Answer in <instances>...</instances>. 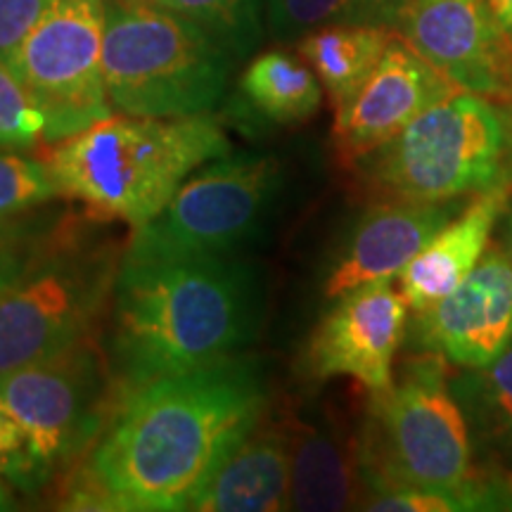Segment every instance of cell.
<instances>
[{
	"instance_id": "30bf717a",
	"label": "cell",
	"mask_w": 512,
	"mask_h": 512,
	"mask_svg": "<svg viewBox=\"0 0 512 512\" xmlns=\"http://www.w3.org/2000/svg\"><path fill=\"white\" fill-rule=\"evenodd\" d=\"M110 373L93 335L60 354L0 375V411L22 427L27 456L46 472L95 439Z\"/></svg>"
},
{
	"instance_id": "2e32d148",
	"label": "cell",
	"mask_w": 512,
	"mask_h": 512,
	"mask_svg": "<svg viewBox=\"0 0 512 512\" xmlns=\"http://www.w3.org/2000/svg\"><path fill=\"white\" fill-rule=\"evenodd\" d=\"M290 430V510L332 512L361 508L366 482L361 444L330 418L287 413Z\"/></svg>"
},
{
	"instance_id": "8992f818",
	"label": "cell",
	"mask_w": 512,
	"mask_h": 512,
	"mask_svg": "<svg viewBox=\"0 0 512 512\" xmlns=\"http://www.w3.org/2000/svg\"><path fill=\"white\" fill-rule=\"evenodd\" d=\"M510 121L494 100L458 91L358 162L382 202H451L501 183Z\"/></svg>"
},
{
	"instance_id": "d6986e66",
	"label": "cell",
	"mask_w": 512,
	"mask_h": 512,
	"mask_svg": "<svg viewBox=\"0 0 512 512\" xmlns=\"http://www.w3.org/2000/svg\"><path fill=\"white\" fill-rule=\"evenodd\" d=\"M394 36L396 31L387 27L337 24L311 31L294 46L339 110L375 72Z\"/></svg>"
},
{
	"instance_id": "7402d4cb",
	"label": "cell",
	"mask_w": 512,
	"mask_h": 512,
	"mask_svg": "<svg viewBox=\"0 0 512 512\" xmlns=\"http://www.w3.org/2000/svg\"><path fill=\"white\" fill-rule=\"evenodd\" d=\"M157 8L197 24L233 55L235 62L256 53L266 34V0H150Z\"/></svg>"
},
{
	"instance_id": "9c48e42d",
	"label": "cell",
	"mask_w": 512,
	"mask_h": 512,
	"mask_svg": "<svg viewBox=\"0 0 512 512\" xmlns=\"http://www.w3.org/2000/svg\"><path fill=\"white\" fill-rule=\"evenodd\" d=\"M105 0H53L5 67L43 112L57 143L114 112L102 72Z\"/></svg>"
},
{
	"instance_id": "277c9868",
	"label": "cell",
	"mask_w": 512,
	"mask_h": 512,
	"mask_svg": "<svg viewBox=\"0 0 512 512\" xmlns=\"http://www.w3.org/2000/svg\"><path fill=\"white\" fill-rule=\"evenodd\" d=\"M446 363L427 351L408 363L399 382L373 394L358 437L366 496L418 489L456 496L463 510L508 508L512 496L498 494L501 484H484L472 475L470 434L448 392Z\"/></svg>"
},
{
	"instance_id": "ac0fdd59",
	"label": "cell",
	"mask_w": 512,
	"mask_h": 512,
	"mask_svg": "<svg viewBox=\"0 0 512 512\" xmlns=\"http://www.w3.org/2000/svg\"><path fill=\"white\" fill-rule=\"evenodd\" d=\"M268 413V411H266ZM290 430L287 420L261 418L216 475L192 498L195 512L290 510Z\"/></svg>"
},
{
	"instance_id": "cb8c5ba5",
	"label": "cell",
	"mask_w": 512,
	"mask_h": 512,
	"mask_svg": "<svg viewBox=\"0 0 512 512\" xmlns=\"http://www.w3.org/2000/svg\"><path fill=\"white\" fill-rule=\"evenodd\" d=\"M467 389L484 430L498 439L512 441V339L494 361L477 368Z\"/></svg>"
},
{
	"instance_id": "e0dca14e",
	"label": "cell",
	"mask_w": 512,
	"mask_h": 512,
	"mask_svg": "<svg viewBox=\"0 0 512 512\" xmlns=\"http://www.w3.org/2000/svg\"><path fill=\"white\" fill-rule=\"evenodd\" d=\"M508 190L510 183H496L489 190L477 192L463 214L448 221L403 268L399 292L408 309L415 313L427 311L472 273L489 249L491 233L508 202Z\"/></svg>"
},
{
	"instance_id": "5bb4252c",
	"label": "cell",
	"mask_w": 512,
	"mask_h": 512,
	"mask_svg": "<svg viewBox=\"0 0 512 512\" xmlns=\"http://www.w3.org/2000/svg\"><path fill=\"white\" fill-rule=\"evenodd\" d=\"M420 316L427 351L448 363L477 370L491 363L512 339V264L501 247H489L472 273L451 294Z\"/></svg>"
},
{
	"instance_id": "7c38bea8",
	"label": "cell",
	"mask_w": 512,
	"mask_h": 512,
	"mask_svg": "<svg viewBox=\"0 0 512 512\" xmlns=\"http://www.w3.org/2000/svg\"><path fill=\"white\" fill-rule=\"evenodd\" d=\"M408 304L392 287L377 280L337 297L318 323L304 351V368L313 380L351 377L380 394L394 382V356L406 335Z\"/></svg>"
},
{
	"instance_id": "1f68e13d",
	"label": "cell",
	"mask_w": 512,
	"mask_h": 512,
	"mask_svg": "<svg viewBox=\"0 0 512 512\" xmlns=\"http://www.w3.org/2000/svg\"><path fill=\"white\" fill-rule=\"evenodd\" d=\"M12 216H0V242L10 240L15 235V223L10 221Z\"/></svg>"
},
{
	"instance_id": "ffe728a7",
	"label": "cell",
	"mask_w": 512,
	"mask_h": 512,
	"mask_svg": "<svg viewBox=\"0 0 512 512\" xmlns=\"http://www.w3.org/2000/svg\"><path fill=\"white\" fill-rule=\"evenodd\" d=\"M238 95L254 119L294 126L320 110L323 86L306 62L285 50H266L240 74Z\"/></svg>"
},
{
	"instance_id": "8fae6325",
	"label": "cell",
	"mask_w": 512,
	"mask_h": 512,
	"mask_svg": "<svg viewBox=\"0 0 512 512\" xmlns=\"http://www.w3.org/2000/svg\"><path fill=\"white\" fill-rule=\"evenodd\" d=\"M396 34L460 91L512 102V38L489 0H406Z\"/></svg>"
},
{
	"instance_id": "9a60e30c",
	"label": "cell",
	"mask_w": 512,
	"mask_h": 512,
	"mask_svg": "<svg viewBox=\"0 0 512 512\" xmlns=\"http://www.w3.org/2000/svg\"><path fill=\"white\" fill-rule=\"evenodd\" d=\"M456 209L458 200L377 204L358 223L325 278V297L337 299L361 285L399 278Z\"/></svg>"
},
{
	"instance_id": "6da1fadb",
	"label": "cell",
	"mask_w": 512,
	"mask_h": 512,
	"mask_svg": "<svg viewBox=\"0 0 512 512\" xmlns=\"http://www.w3.org/2000/svg\"><path fill=\"white\" fill-rule=\"evenodd\" d=\"M268 411L261 361L230 356L133 387L91 453L81 508L188 510Z\"/></svg>"
},
{
	"instance_id": "3957f363",
	"label": "cell",
	"mask_w": 512,
	"mask_h": 512,
	"mask_svg": "<svg viewBox=\"0 0 512 512\" xmlns=\"http://www.w3.org/2000/svg\"><path fill=\"white\" fill-rule=\"evenodd\" d=\"M228 152L230 140L211 112L169 119L112 112L50 143L46 164L64 200L81 202L95 221L136 230L155 219L197 169Z\"/></svg>"
},
{
	"instance_id": "4dcf8cb0",
	"label": "cell",
	"mask_w": 512,
	"mask_h": 512,
	"mask_svg": "<svg viewBox=\"0 0 512 512\" xmlns=\"http://www.w3.org/2000/svg\"><path fill=\"white\" fill-rule=\"evenodd\" d=\"M505 254L512 264V181L508 190V202H505Z\"/></svg>"
},
{
	"instance_id": "f546056e",
	"label": "cell",
	"mask_w": 512,
	"mask_h": 512,
	"mask_svg": "<svg viewBox=\"0 0 512 512\" xmlns=\"http://www.w3.org/2000/svg\"><path fill=\"white\" fill-rule=\"evenodd\" d=\"M489 5L491 10L496 12L501 27L508 31V36L512 38V0H489Z\"/></svg>"
},
{
	"instance_id": "d6a6232c",
	"label": "cell",
	"mask_w": 512,
	"mask_h": 512,
	"mask_svg": "<svg viewBox=\"0 0 512 512\" xmlns=\"http://www.w3.org/2000/svg\"><path fill=\"white\" fill-rule=\"evenodd\" d=\"M10 508H15V503H12L8 486H5L3 479H0V510H10Z\"/></svg>"
},
{
	"instance_id": "ba28073f",
	"label": "cell",
	"mask_w": 512,
	"mask_h": 512,
	"mask_svg": "<svg viewBox=\"0 0 512 512\" xmlns=\"http://www.w3.org/2000/svg\"><path fill=\"white\" fill-rule=\"evenodd\" d=\"M283 183L275 155L228 152L197 169L155 219L133 230L124 259L240 256L264 235Z\"/></svg>"
},
{
	"instance_id": "44dd1931",
	"label": "cell",
	"mask_w": 512,
	"mask_h": 512,
	"mask_svg": "<svg viewBox=\"0 0 512 512\" xmlns=\"http://www.w3.org/2000/svg\"><path fill=\"white\" fill-rule=\"evenodd\" d=\"M406 0H266V31L271 41L297 43L311 31L337 24L399 27Z\"/></svg>"
},
{
	"instance_id": "4316f807",
	"label": "cell",
	"mask_w": 512,
	"mask_h": 512,
	"mask_svg": "<svg viewBox=\"0 0 512 512\" xmlns=\"http://www.w3.org/2000/svg\"><path fill=\"white\" fill-rule=\"evenodd\" d=\"M361 510L375 512H453L463 510L456 496L437 494V491L418 489H389L366 496Z\"/></svg>"
},
{
	"instance_id": "f1b7e54d",
	"label": "cell",
	"mask_w": 512,
	"mask_h": 512,
	"mask_svg": "<svg viewBox=\"0 0 512 512\" xmlns=\"http://www.w3.org/2000/svg\"><path fill=\"white\" fill-rule=\"evenodd\" d=\"M27 460V437L22 427L8 413L0 411V475H19L27 467Z\"/></svg>"
},
{
	"instance_id": "5b68a950",
	"label": "cell",
	"mask_w": 512,
	"mask_h": 512,
	"mask_svg": "<svg viewBox=\"0 0 512 512\" xmlns=\"http://www.w3.org/2000/svg\"><path fill=\"white\" fill-rule=\"evenodd\" d=\"M235 60L197 24L150 0H105L102 72L112 110L133 117L209 114Z\"/></svg>"
},
{
	"instance_id": "83f0119b",
	"label": "cell",
	"mask_w": 512,
	"mask_h": 512,
	"mask_svg": "<svg viewBox=\"0 0 512 512\" xmlns=\"http://www.w3.org/2000/svg\"><path fill=\"white\" fill-rule=\"evenodd\" d=\"M43 240L10 238L0 242V292H5L12 283L22 278L31 266Z\"/></svg>"
},
{
	"instance_id": "7a4b0ae2",
	"label": "cell",
	"mask_w": 512,
	"mask_h": 512,
	"mask_svg": "<svg viewBox=\"0 0 512 512\" xmlns=\"http://www.w3.org/2000/svg\"><path fill=\"white\" fill-rule=\"evenodd\" d=\"M264 275L240 256L121 261L112 297L114 366L128 387L211 366L259 339Z\"/></svg>"
},
{
	"instance_id": "52a82bcc",
	"label": "cell",
	"mask_w": 512,
	"mask_h": 512,
	"mask_svg": "<svg viewBox=\"0 0 512 512\" xmlns=\"http://www.w3.org/2000/svg\"><path fill=\"white\" fill-rule=\"evenodd\" d=\"M121 261L112 240L76 226L48 235L22 278L0 292V375L91 337Z\"/></svg>"
},
{
	"instance_id": "d4e9b609",
	"label": "cell",
	"mask_w": 512,
	"mask_h": 512,
	"mask_svg": "<svg viewBox=\"0 0 512 512\" xmlns=\"http://www.w3.org/2000/svg\"><path fill=\"white\" fill-rule=\"evenodd\" d=\"M43 133V112L31 102L17 76L0 64V147L27 150L43 143Z\"/></svg>"
},
{
	"instance_id": "603a6c76",
	"label": "cell",
	"mask_w": 512,
	"mask_h": 512,
	"mask_svg": "<svg viewBox=\"0 0 512 512\" xmlns=\"http://www.w3.org/2000/svg\"><path fill=\"white\" fill-rule=\"evenodd\" d=\"M57 197H62L60 188L46 159L0 147V216L22 214Z\"/></svg>"
},
{
	"instance_id": "484cf974",
	"label": "cell",
	"mask_w": 512,
	"mask_h": 512,
	"mask_svg": "<svg viewBox=\"0 0 512 512\" xmlns=\"http://www.w3.org/2000/svg\"><path fill=\"white\" fill-rule=\"evenodd\" d=\"M53 0H0V64H8Z\"/></svg>"
},
{
	"instance_id": "4fadbf2b",
	"label": "cell",
	"mask_w": 512,
	"mask_h": 512,
	"mask_svg": "<svg viewBox=\"0 0 512 512\" xmlns=\"http://www.w3.org/2000/svg\"><path fill=\"white\" fill-rule=\"evenodd\" d=\"M460 88L396 34L380 64L337 110L332 140L344 164H358L411 121Z\"/></svg>"
}]
</instances>
